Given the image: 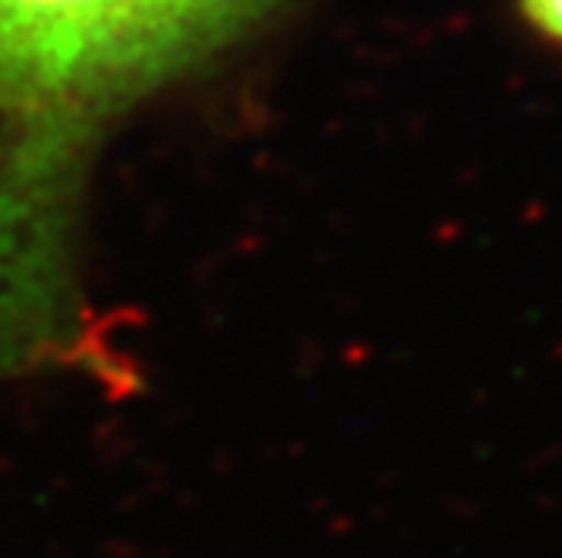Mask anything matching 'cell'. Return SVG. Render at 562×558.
<instances>
[{"instance_id":"cell-2","label":"cell","mask_w":562,"mask_h":558,"mask_svg":"<svg viewBox=\"0 0 562 558\" xmlns=\"http://www.w3.org/2000/svg\"><path fill=\"white\" fill-rule=\"evenodd\" d=\"M189 8L195 11L199 24L206 27L213 44L226 47L270 8V0H189Z\"/></svg>"},{"instance_id":"cell-3","label":"cell","mask_w":562,"mask_h":558,"mask_svg":"<svg viewBox=\"0 0 562 558\" xmlns=\"http://www.w3.org/2000/svg\"><path fill=\"white\" fill-rule=\"evenodd\" d=\"M529 24L562 44V0H519Z\"/></svg>"},{"instance_id":"cell-1","label":"cell","mask_w":562,"mask_h":558,"mask_svg":"<svg viewBox=\"0 0 562 558\" xmlns=\"http://www.w3.org/2000/svg\"><path fill=\"white\" fill-rule=\"evenodd\" d=\"M216 50L189 0H0V377L78 357L71 229L88 151Z\"/></svg>"}]
</instances>
